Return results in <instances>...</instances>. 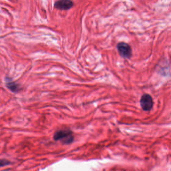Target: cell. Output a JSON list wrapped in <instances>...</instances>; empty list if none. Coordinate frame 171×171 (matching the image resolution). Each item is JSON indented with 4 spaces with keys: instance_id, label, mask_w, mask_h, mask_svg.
<instances>
[{
    "instance_id": "cell-2",
    "label": "cell",
    "mask_w": 171,
    "mask_h": 171,
    "mask_svg": "<svg viewBox=\"0 0 171 171\" xmlns=\"http://www.w3.org/2000/svg\"><path fill=\"white\" fill-rule=\"evenodd\" d=\"M116 48L119 55L122 58L129 59L132 57V47L128 43L124 42L118 43L116 45Z\"/></svg>"
},
{
    "instance_id": "cell-4",
    "label": "cell",
    "mask_w": 171,
    "mask_h": 171,
    "mask_svg": "<svg viewBox=\"0 0 171 171\" xmlns=\"http://www.w3.org/2000/svg\"><path fill=\"white\" fill-rule=\"evenodd\" d=\"M74 6V3L69 0L58 1L54 4V7L59 10H68L72 8Z\"/></svg>"
},
{
    "instance_id": "cell-1",
    "label": "cell",
    "mask_w": 171,
    "mask_h": 171,
    "mask_svg": "<svg viewBox=\"0 0 171 171\" xmlns=\"http://www.w3.org/2000/svg\"><path fill=\"white\" fill-rule=\"evenodd\" d=\"M56 141H61L65 144H69L73 141V136L70 130H61L56 132L53 137Z\"/></svg>"
},
{
    "instance_id": "cell-6",
    "label": "cell",
    "mask_w": 171,
    "mask_h": 171,
    "mask_svg": "<svg viewBox=\"0 0 171 171\" xmlns=\"http://www.w3.org/2000/svg\"><path fill=\"white\" fill-rule=\"evenodd\" d=\"M9 164V162L5 160H0V167L8 165Z\"/></svg>"
},
{
    "instance_id": "cell-3",
    "label": "cell",
    "mask_w": 171,
    "mask_h": 171,
    "mask_svg": "<svg viewBox=\"0 0 171 171\" xmlns=\"http://www.w3.org/2000/svg\"><path fill=\"white\" fill-rule=\"evenodd\" d=\"M140 102L141 109L146 112H149L151 110L154 105L153 98L151 95L148 93L142 95Z\"/></svg>"
},
{
    "instance_id": "cell-5",
    "label": "cell",
    "mask_w": 171,
    "mask_h": 171,
    "mask_svg": "<svg viewBox=\"0 0 171 171\" xmlns=\"http://www.w3.org/2000/svg\"><path fill=\"white\" fill-rule=\"evenodd\" d=\"M6 81V86L9 90L13 92H17L21 90V87L18 84L12 80L11 78L9 77H6L5 78Z\"/></svg>"
}]
</instances>
